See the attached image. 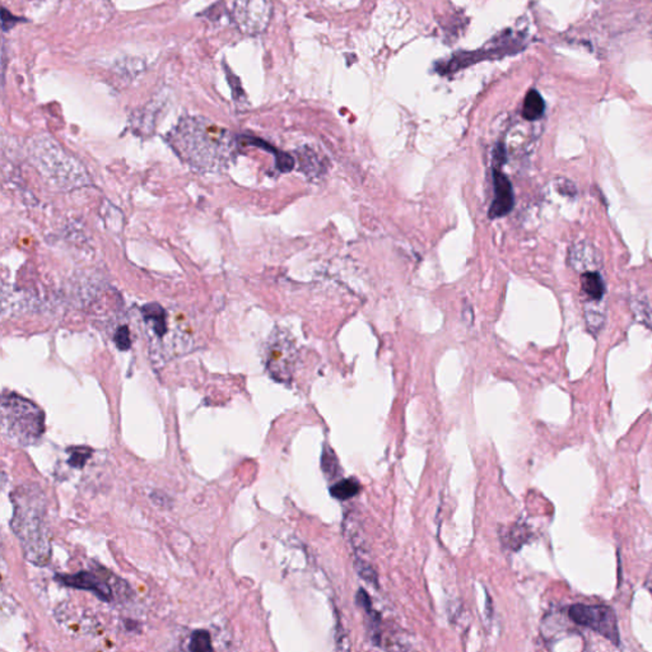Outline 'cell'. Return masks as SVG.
Segmentation results:
<instances>
[{
    "label": "cell",
    "instance_id": "cell-9",
    "mask_svg": "<svg viewBox=\"0 0 652 652\" xmlns=\"http://www.w3.org/2000/svg\"><path fill=\"white\" fill-rule=\"evenodd\" d=\"M545 110V103L540 93L535 90L528 91L522 106V117L528 121H535L540 119Z\"/></svg>",
    "mask_w": 652,
    "mask_h": 652
},
{
    "label": "cell",
    "instance_id": "cell-12",
    "mask_svg": "<svg viewBox=\"0 0 652 652\" xmlns=\"http://www.w3.org/2000/svg\"><path fill=\"white\" fill-rule=\"evenodd\" d=\"M69 464L74 467H83L92 455L88 447H70L68 450Z\"/></svg>",
    "mask_w": 652,
    "mask_h": 652
},
{
    "label": "cell",
    "instance_id": "cell-4",
    "mask_svg": "<svg viewBox=\"0 0 652 652\" xmlns=\"http://www.w3.org/2000/svg\"><path fill=\"white\" fill-rule=\"evenodd\" d=\"M295 364V344L284 331H274L265 352V366L269 375L278 382H289Z\"/></svg>",
    "mask_w": 652,
    "mask_h": 652
},
{
    "label": "cell",
    "instance_id": "cell-1",
    "mask_svg": "<svg viewBox=\"0 0 652 652\" xmlns=\"http://www.w3.org/2000/svg\"><path fill=\"white\" fill-rule=\"evenodd\" d=\"M168 142L180 158L198 172L227 168L236 156L229 131L203 117H185L170 133Z\"/></svg>",
    "mask_w": 652,
    "mask_h": 652
},
{
    "label": "cell",
    "instance_id": "cell-8",
    "mask_svg": "<svg viewBox=\"0 0 652 652\" xmlns=\"http://www.w3.org/2000/svg\"><path fill=\"white\" fill-rule=\"evenodd\" d=\"M581 289L592 301H601L604 297L605 286L601 275L597 272H589L581 275Z\"/></svg>",
    "mask_w": 652,
    "mask_h": 652
},
{
    "label": "cell",
    "instance_id": "cell-5",
    "mask_svg": "<svg viewBox=\"0 0 652 652\" xmlns=\"http://www.w3.org/2000/svg\"><path fill=\"white\" fill-rule=\"evenodd\" d=\"M570 618L578 625L590 628L611 644L619 645L617 617L609 606L605 605H572L568 611Z\"/></svg>",
    "mask_w": 652,
    "mask_h": 652
},
{
    "label": "cell",
    "instance_id": "cell-2",
    "mask_svg": "<svg viewBox=\"0 0 652 652\" xmlns=\"http://www.w3.org/2000/svg\"><path fill=\"white\" fill-rule=\"evenodd\" d=\"M13 519L11 526L18 538L28 562L46 566L51 557V544L46 525L48 498L42 488L27 483L17 488L12 495Z\"/></svg>",
    "mask_w": 652,
    "mask_h": 652
},
{
    "label": "cell",
    "instance_id": "cell-6",
    "mask_svg": "<svg viewBox=\"0 0 652 652\" xmlns=\"http://www.w3.org/2000/svg\"><path fill=\"white\" fill-rule=\"evenodd\" d=\"M58 580L62 585H67L69 587L91 591L97 597H100L101 600H105V601H111L112 597H114L110 585L107 584L102 578L96 576L93 572L82 571V572H78L76 575H60V576H58Z\"/></svg>",
    "mask_w": 652,
    "mask_h": 652
},
{
    "label": "cell",
    "instance_id": "cell-7",
    "mask_svg": "<svg viewBox=\"0 0 652 652\" xmlns=\"http://www.w3.org/2000/svg\"><path fill=\"white\" fill-rule=\"evenodd\" d=\"M493 185H495V199L489 208V218L495 220L510 213L515 204L514 189L505 173L493 168Z\"/></svg>",
    "mask_w": 652,
    "mask_h": 652
},
{
    "label": "cell",
    "instance_id": "cell-10",
    "mask_svg": "<svg viewBox=\"0 0 652 652\" xmlns=\"http://www.w3.org/2000/svg\"><path fill=\"white\" fill-rule=\"evenodd\" d=\"M361 491V484L353 478L348 479H342V481L335 483L333 487L330 488V493L340 501H347L357 495Z\"/></svg>",
    "mask_w": 652,
    "mask_h": 652
},
{
    "label": "cell",
    "instance_id": "cell-11",
    "mask_svg": "<svg viewBox=\"0 0 652 652\" xmlns=\"http://www.w3.org/2000/svg\"><path fill=\"white\" fill-rule=\"evenodd\" d=\"M189 650L192 651H212V639L211 634L206 631H197L192 633L190 644H189Z\"/></svg>",
    "mask_w": 652,
    "mask_h": 652
},
{
    "label": "cell",
    "instance_id": "cell-3",
    "mask_svg": "<svg viewBox=\"0 0 652 652\" xmlns=\"http://www.w3.org/2000/svg\"><path fill=\"white\" fill-rule=\"evenodd\" d=\"M1 428L9 441L20 446L34 445L45 431V415L31 400L17 394L1 399Z\"/></svg>",
    "mask_w": 652,
    "mask_h": 652
},
{
    "label": "cell",
    "instance_id": "cell-13",
    "mask_svg": "<svg viewBox=\"0 0 652 652\" xmlns=\"http://www.w3.org/2000/svg\"><path fill=\"white\" fill-rule=\"evenodd\" d=\"M115 343H117L119 350H129L131 348V338H129V330L126 328H120L117 331L115 337Z\"/></svg>",
    "mask_w": 652,
    "mask_h": 652
}]
</instances>
